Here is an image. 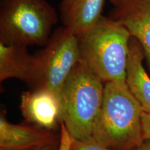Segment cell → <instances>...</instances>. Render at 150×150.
<instances>
[{"label": "cell", "mask_w": 150, "mask_h": 150, "mask_svg": "<svg viewBox=\"0 0 150 150\" xmlns=\"http://www.w3.org/2000/svg\"><path fill=\"white\" fill-rule=\"evenodd\" d=\"M76 37L81 61L104 83L113 82L128 87L127 68L131 36L122 24L102 16Z\"/></svg>", "instance_id": "1"}, {"label": "cell", "mask_w": 150, "mask_h": 150, "mask_svg": "<svg viewBox=\"0 0 150 150\" xmlns=\"http://www.w3.org/2000/svg\"><path fill=\"white\" fill-rule=\"evenodd\" d=\"M141 105L128 87L108 82L93 138L109 150H134L144 140Z\"/></svg>", "instance_id": "2"}, {"label": "cell", "mask_w": 150, "mask_h": 150, "mask_svg": "<svg viewBox=\"0 0 150 150\" xmlns=\"http://www.w3.org/2000/svg\"><path fill=\"white\" fill-rule=\"evenodd\" d=\"M104 85L81 61L69 75L61 91V123L73 139L84 140L93 137L102 109Z\"/></svg>", "instance_id": "3"}, {"label": "cell", "mask_w": 150, "mask_h": 150, "mask_svg": "<svg viewBox=\"0 0 150 150\" xmlns=\"http://www.w3.org/2000/svg\"><path fill=\"white\" fill-rule=\"evenodd\" d=\"M59 20L46 0H1L0 43L45 47Z\"/></svg>", "instance_id": "4"}, {"label": "cell", "mask_w": 150, "mask_h": 150, "mask_svg": "<svg viewBox=\"0 0 150 150\" xmlns=\"http://www.w3.org/2000/svg\"><path fill=\"white\" fill-rule=\"evenodd\" d=\"M34 57L32 75L27 85L31 90L51 91L61 101L63 86L80 61L76 35L63 26L57 28L46 45L34 54Z\"/></svg>", "instance_id": "5"}, {"label": "cell", "mask_w": 150, "mask_h": 150, "mask_svg": "<svg viewBox=\"0 0 150 150\" xmlns=\"http://www.w3.org/2000/svg\"><path fill=\"white\" fill-rule=\"evenodd\" d=\"M20 110L24 119L30 123L48 130L61 123V101L55 94L45 89L22 93Z\"/></svg>", "instance_id": "6"}, {"label": "cell", "mask_w": 150, "mask_h": 150, "mask_svg": "<svg viewBox=\"0 0 150 150\" xmlns=\"http://www.w3.org/2000/svg\"><path fill=\"white\" fill-rule=\"evenodd\" d=\"M52 131L38 126L15 125L0 117V150H38L59 140Z\"/></svg>", "instance_id": "7"}, {"label": "cell", "mask_w": 150, "mask_h": 150, "mask_svg": "<svg viewBox=\"0 0 150 150\" xmlns=\"http://www.w3.org/2000/svg\"><path fill=\"white\" fill-rule=\"evenodd\" d=\"M108 17L122 24L140 42L150 70V0H131L114 8Z\"/></svg>", "instance_id": "8"}, {"label": "cell", "mask_w": 150, "mask_h": 150, "mask_svg": "<svg viewBox=\"0 0 150 150\" xmlns=\"http://www.w3.org/2000/svg\"><path fill=\"white\" fill-rule=\"evenodd\" d=\"M105 0H61L59 13L63 27L77 35L102 16Z\"/></svg>", "instance_id": "9"}, {"label": "cell", "mask_w": 150, "mask_h": 150, "mask_svg": "<svg viewBox=\"0 0 150 150\" xmlns=\"http://www.w3.org/2000/svg\"><path fill=\"white\" fill-rule=\"evenodd\" d=\"M143 49L134 38L129 42V55L127 68L128 88L141 105L143 111L150 112V77L142 64Z\"/></svg>", "instance_id": "10"}, {"label": "cell", "mask_w": 150, "mask_h": 150, "mask_svg": "<svg viewBox=\"0 0 150 150\" xmlns=\"http://www.w3.org/2000/svg\"><path fill=\"white\" fill-rule=\"evenodd\" d=\"M28 47L0 43V81L11 78L28 84L31 80L34 54H30Z\"/></svg>", "instance_id": "11"}, {"label": "cell", "mask_w": 150, "mask_h": 150, "mask_svg": "<svg viewBox=\"0 0 150 150\" xmlns=\"http://www.w3.org/2000/svg\"><path fill=\"white\" fill-rule=\"evenodd\" d=\"M70 150H109L95 138L80 140L73 139Z\"/></svg>", "instance_id": "12"}, {"label": "cell", "mask_w": 150, "mask_h": 150, "mask_svg": "<svg viewBox=\"0 0 150 150\" xmlns=\"http://www.w3.org/2000/svg\"><path fill=\"white\" fill-rule=\"evenodd\" d=\"M59 150H70L73 138L67 130L64 124H61Z\"/></svg>", "instance_id": "13"}, {"label": "cell", "mask_w": 150, "mask_h": 150, "mask_svg": "<svg viewBox=\"0 0 150 150\" xmlns=\"http://www.w3.org/2000/svg\"><path fill=\"white\" fill-rule=\"evenodd\" d=\"M142 131L143 140H150V112H142Z\"/></svg>", "instance_id": "14"}, {"label": "cell", "mask_w": 150, "mask_h": 150, "mask_svg": "<svg viewBox=\"0 0 150 150\" xmlns=\"http://www.w3.org/2000/svg\"><path fill=\"white\" fill-rule=\"evenodd\" d=\"M131 1V0H109L110 2L115 6V8L122 6L127 4V3H129Z\"/></svg>", "instance_id": "15"}, {"label": "cell", "mask_w": 150, "mask_h": 150, "mask_svg": "<svg viewBox=\"0 0 150 150\" xmlns=\"http://www.w3.org/2000/svg\"><path fill=\"white\" fill-rule=\"evenodd\" d=\"M134 150H150V140H144L141 145Z\"/></svg>", "instance_id": "16"}, {"label": "cell", "mask_w": 150, "mask_h": 150, "mask_svg": "<svg viewBox=\"0 0 150 150\" xmlns=\"http://www.w3.org/2000/svg\"><path fill=\"white\" fill-rule=\"evenodd\" d=\"M59 140L57 142H54V143L52 144V145H47L46 147L41 148L38 150H59Z\"/></svg>", "instance_id": "17"}]
</instances>
